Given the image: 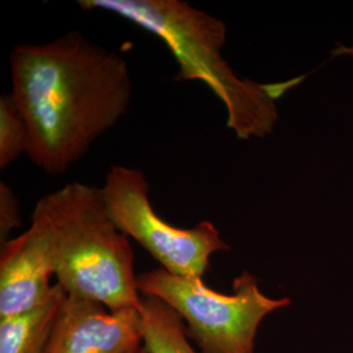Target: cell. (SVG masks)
<instances>
[{
	"instance_id": "cell-4",
	"label": "cell",
	"mask_w": 353,
	"mask_h": 353,
	"mask_svg": "<svg viewBox=\"0 0 353 353\" xmlns=\"http://www.w3.org/2000/svg\"><path fill=\"white\" fill-rule=\"evenodd\" d=\"M138 285L141 296L156 297L176 312L201 353H255L263 321L292 303L288 297H268L249 271L233 279L230 294L161 267L138 275Z\"/></svg>"
},
{
	"instance_id": "cell-5",
	"label": "cell",
	"mask_w": 353,
	"mask_h": 353,
	"mask_svg": "<svg viewBox=\"0 0 353 353\" xmlns=\"http://www.w3.org/2000/svg\"><path fill=\"white\" fill-rule=\"evenodd\" d=\"M106 211L123 234L137 241L172 275L203 280L211 256L229 250L211 221L191 228L165 223L150 201V185L141 170L114 165L100 188Z\"/></svg>"
},
{
	"instance_id": "cell-13",
	"label": "cell",
	"mask_w": 353,
	"mask_h": 353,
	"mask_svg": "<svg viewBox=\"0 0 353 353\" xmlns=\"http://www.w3.org/2000/svg\"><path fill=\"white\" fill-rule=\"evenodd\" d=\"M134 353H148V352H147V350H145V348H144V345H143V347H141V348H140V350H138V351H137V352H134Z\"/></svg>"
},
{
	"instance_id": "cell-6",
	"label": "cell",
	"mask_w": 353,
	"mask_h": 353,
	"mask_svg": "<svg viewBox=\"0 0 353 353\" xmlns=\"http://www.w3.org/2000/svg\"><path fill=\"white\" fill-rule=\"evenodd\" d=\"M141 347L140 310H110L96 300L67 293L45 353H134Z\"/></svg>"
},
{
	"instance_id": "cell-8",
	"label": "cell",
	"mask_w": 353,
	"mask_h": 353,
	"mask_svg": "<svg viewBox=\"0 0 353 353\" xmlns=\"http://www.w3.org/2000/svg\"><path fill=\"white\" fill-rule=\"evenodd\" d=\"M67 297L54 284L48 301L20 314L0 316V353H45L58 313Z\"/></svg>"
},
{
	"instance_id": "cell-12",
	"label": "cell",
	"mask_w": 353,
	"mask_h": 353,
	"mask_svg": "<svg viewBox=\"0 0 353 353\" xmlns=\"http://www.w3.org/2000/svg\"><path fill=\"white\" fill-rule=\"evenodd\" d=\"M334 57H341V55H348L353 57V48L350 46H338L335 50L332 51Z\"/></svg>"
},
{
	"instance_id": "cell-11",
	"label": "cell",
	"mask_w": 353,
	"mask_h": 353,
	"mask_svg": "<svg viewBox=\"0 0 353 353\" xmlns=\"http://www.w3.org/2000/svg\"><path fill=\"white\" fill-rule=\"evenodd\" d=\"M21 227L20 202L8 185L0 183V243L11 240L10 236L14 228Z\"/></svg>"
},
{
	"instance_id": "cell-10",
	"label": "cell",
	"mask_w": 353,
	"mask_h": 353,
	"mask_svg": "<svg viewBox=\"0 0 353 353\" xmlns=\"http://www.w3.org/2000/svg\"><path fill=\"white\" fill-rule=\"evenodd\" d=\"M29 132L12 93L0 96V168L6 169L28 153Z\"/></svg>"
},
{
	"instance_id": "cell-9",
	"label": "cell",
	"mask_w": 353,
	"mask_h": 353,
	"mask_svg": "<svg viewBox=\"0 0 353 353\" xmlns=\"http://www.w3.org/2000/svg\"><path fill=\"white\" fill-rule=\"evenodd\" d=\"M143 345L148 353H198L181 316L164 301L141 296Z\"/></svg>"
},
{
	"instance_id": "cell-3",
	"label": "cell",
	"mask_w": 353,
	"mask_h": 353,
	"mask_svg": "<svg viewBox=\"0 0 353 353\" xmlns=\"http://www.w3.org/2000/svg\"><path fill=\"white\" fill-rule=\"evenodd\" d=\"M32 220L48 233L55 276L68 294L110 310H140L134 250L108 214L101 190L67 183L36 203Z\"/></svg>"
},
{
	"instance_id": "cell-2",
	"label": "cell",
	"mask_w": 353,
	"mask_h": 353,
	"mask_svg": "<svg viewBox=\"0 0 353 353\" xmlns=\"http://www.w3.org/2000/svg\"><path fill=\"white\" fill-rule=\"evenodd\" d=\"M87 11L114 13L161 39L179 67L176 80L201 81L225 108L227 127L240 140L262 139L279 121L278 102L305 76L280 83L245 79L223 57L227 26L182 0H79Z\"/></svg>"
},
{
	"instance_id": "cell-1",
	"label": "cell",
	"mask_w": 353,
	"mask_h": 353,
	"mask_svg": "<svg viewBox=\"0 0 353 353\" xmlns=\"http://www.w3.org/2000/svg\"><path fill=\"white\" fill-rule=\"evenodd\" d=\"M13 99L24 115L32 163L63 176L127 113L132 79L126 59L72 30L13 48Z\"/></svg>"
},
{
	"instance_id": "cell-7",
	"label": "cell",
	"mask_w": 353,
	"mask_h": 353,
	"mask_svg": "<svg viewBox=\"0 0 353 353\" xmlns=\"http://www.w3.org/2000/svg\"><path fill=\"white\" fill-rule=\"evenodd\" d=\"M55 276L50 241L46 230L32 220L21 236L1 245L0 316L29 312L48 301Z\"/></svg>"
}]
</instances>
